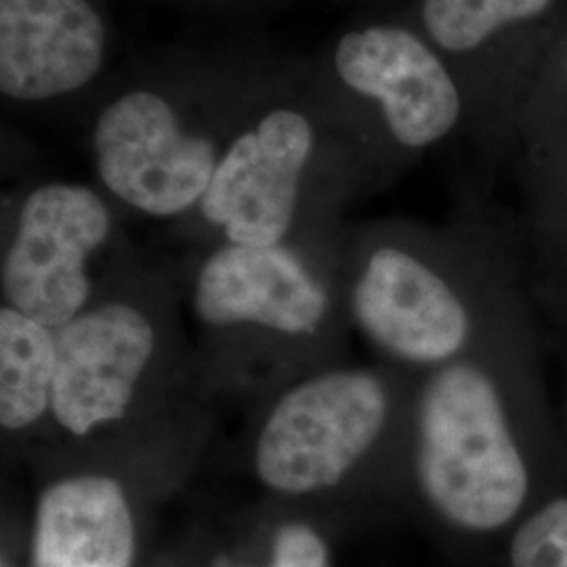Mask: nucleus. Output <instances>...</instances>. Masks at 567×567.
<instances>
[{"label": "nucleus", "mask_w": 567, "mask_h": 567, "mask_svg": "<svg viewBox=\"0 0 567 567\" xmlns=\"http://www.w3.org/2000/svg\"><path fill=\"white\" fill-rule=\"evenodd\" d=\"M316 133L290 107L267 112L219 156L200 210L227 244L278 246L295 224Z\"/></svg>", "instance_id": "6"}, {"label": "nucleus", "mask_w": 567, "mask_h": 567, "mask_svg": "<svg viewBox=\"0 0 567 567\" xmlns=\"http://www.w3.org/2000/svg\"><path fill=\"white\" fill-rule=\"evenodd\" d=\"M269 567H330L324 540L311 527L284 526L276 536Z\"/></svg>", "instance_id": "15"}, {"label": "nucleus", "mask_w": 567, "mask_h": 567, "mask_svg": "<svg viewBox=\"0 0 567 567\" xmlns=\"http://www.w3.org/2000/svg\"><path fill=\"white\" fill-rule=\"evenodd\" d=\"M553 0H425L426 34L452 53L473 51L501 28L532 20Z\"/></svg>", "instance_id": "13"}, {"label": "nucleus", "mask_w": 567, "mask_h": 567, "mask_svg": "<svg viewBox=\"0 0 567 567\" xmlns=\"http://www.w3.org/2000/svg\"><path fill=\"white\" fill-rule=\"evenodd\" d=\"M404 389L365 368L330 370L290 389L259 433V480L288 496L339 486L393 431H408L416 385Z\"/></svg>", "instance_id": "3"}, {"label": "nucleus", "mask_w": 567, "mask_h": 567, "mask_svg": "<svg viewBox=\"0 0 567 567\" xmlns=\"http://www.w3.org/2000/svg\"><path fill=\"white\" fill-rule=\"evenodd\" d=\"M564 355H566V368H564V386H561V393H559V412H561L567 440V347H564Z\"/></svg>", "instance_id": "16"}, {"label": "nucleus", "mask_w": 567, "mask_h": 567, "mask_svg": "<svg viewBox=\"0 0 567 567\" xmlns=\"http://www.w3.org/2000/svg\"><path fill=\"white\" fill-rule=\"evenodd\" d=\"M219 156L215 143L183 124L173 103L147 89L107 103L93 126V158L105 189L150 217L200 206Z\"/></svg>", "instance_id": "4"}, {"label": "nucleus", "mask_w": 567, "mask_h": 567, "mask_svg": "<svg viewBox=\"0 0 567 567\" xmlns=\"http://www.w3.org/2000/svg\"><path fill=\"white\" fill-rule=\"evenodd\" d=\"M107 30L91 0H0V91L47 102L81 91L105 61Z\"/></svg>", "instance_id": "9"}, {"label": "nucleus", "mask_w": 567, "mask_h": 567, "mask_svg": "<svg viewBox=\"0 0 567 567\" xmlns=\"http://www.w3.org/2000/svg\"><path fill=\"white\" fill-rule=\"evenodd\" d=\"M133 557V513L116 480L72 475L42 492L32 567H131Z\"/></svg>", "instance_id": "11"}, {"label": "nucleus", "mask_w": 567, "mask_h": 567, "mask_svg": "<svg viewBox=\"0 0 567 567\" xmlns=\"http://www.w3.org/2000/svg\"><path fill=\"white\" fill-rule=\"evenodd\" d=\"M194 309L204 324H255L282 334H311L324 320L328 297L282 244H225L204 261Z\"/></svg>", "instance_id": "10"}, {"label": "nucleus", "mask_w": 567, "mask_h": 567, "mask_svg": "<svg viewBox=\"0 0 567 567\" xmlns=\"http://www.w3.org/2000/svg\"><path fill=\"white\" fill-rule=\"evenodd\" d=\"M507 534V567H567V477Z\"/></svg>", "instance_id": "14"}, {"label": "nucleus", "mask_w": 567, "mask_h": 567, "mask_svg": "<svg viewBox=\"0 0 567 567\" xmlns=\"http://www.w3.org/2000/svg\"><path fill=\"white\" fill-rule=\"evenodd\" d=\"M526 301L515 269L456 276L402 244H381L353 282L351 313L385 358L426 374L465 358Z\"/></svg>", "instance_id": "2"}, {"label": "nucleus", "mask_w": 567, "mask_h": 567, "mask_svg": "<svg viewBox=\"0 0 567 567\" xmlns=\"http://www.w3.org/2000/svg\"><path fill=\"white\" fill-rule=\"evenodd\" d=\"M2 567H11V566H9V564H7V561H2Z\"/></svg>", "instance_id": "17"}, {"label": "nucleus", "mask_w": 567, "mask_h": 567, "mask_svg": "<svg viewBox=\"0 0 567 567\" xmlns=\"http://www.w3.org/2000/svg\"><path fill=\"white\" fill-rule=\"evenodd\" d=\"M334 70L349 89L381 105L389 133L410 150L444 140L461 118V93L446 65L404 28L347 32L334 49Z\"/></svg>", "instance_id": "8"}, {"label": "nucleus", "mask_w": 567, "mask_h": 567, "mask_svg": "<svg viewBox=\"0 0 567 567\" xmlns=\"http://www.w3.org/2000/svg\"><path fill=\"white\" fill-rule=\"evenodd\" d=\"M51 416L74 437L124 419L154 358L156 332L137 307L103 303L55 330Z\"/></svg>", "instance_id": "7"}, {"label": "nucleus", "mask_w": 567, "mask_h": 567, "mask_svg": "<svg viewBox=\"0 0 567 567\" xmlns=\"http://www.w3.org/2000/svg\"><path fill=\"white\" fill-rule=\"evenodd\" d=\"M112 234L102 198L76 183L28 194L2 257V295L23 316L58 330L86 309L89 264Z\"/></svg>", "instance_id": "5"}, {"label": "nucleus", "mask_w": 567, "mask_h": 567, "mask_svg": "<svg viewBox=\"0 0 567 567\" xmlns=\"http://www.w3.org/2000/svg\"><path fill=\"white\" fill-rule=\"evenodd\" d=\"M58 344L55 330L18 309H0V425L23 431L51 412Z\"/></svg>", "instance_id": "12"}, {"label": "nucleus", "mask_w": 567, "mask_h": 567, "mask_svg": "<svg viewBox=\"0 0 567 567\" xmlns=\"http://www.w3.org/2000/svg\"><path fill=\"white\" fill-rule=\"evenodd\" d=\"M532 299L465 358L419 377L405 475L468 536L507 534L567 477V440Z\"/></svg>", "instance_id": "1"}]
</instances>
